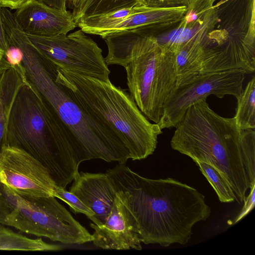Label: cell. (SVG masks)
Wrapping results in <instances>:
<instances>
[{"instance_id":"obj_1","label":"cell","mask_w":255,"mask_h":255,"mask_svg":"<svg viewBox=\"0 0 255 255\" xmlns=\"http://www.w3.org/2000/svg\"><path fill=\"white\" fill-rule=\"evenodd\" d=\"M106 173L133 214L144 244L185 245L193 226L211 215L204 195L174 179L145 178L120 163Z\"/></svg>"},{"instance_id":"obj_2","label":"cell","mask_w":255,"mask_h":255,"mask_svg":"<svg viewBox=\"0 0 255 255\" xmlns=\"http://www.w3.org/2000/svg\"><path fill=\"white\" fill-rule=\"evenodd\" d=\"M171 148L194 162L207 163L229 184L241 204L255 184V131L239 128L234 117L220 116L202 100L176 125Z\"/></svg>"},{"instance_id":"obj_3","label":"cell","mask_w":255,"mask_h":255,"mask_svg":"<svg viewBox=\"0 0 255 255\" xmlns=\"http://www.w3.org/2000/svg\"><path fill=\"white\" fill-rule=\"evenodd\" d=\"M22 52L28 80L39 91L70 136L77 164L93 159L125 164L128 148L81 108L60 78L57 66L43 57L27 37L15 43Z\"/></svg>"},{"instance_id":"obj_4","label":"cell","mask_w":255,"mask_h":255,"mask_svg":"<svg viewBox=\"0 0 255 255\" xmlns=\"http://www.w3.org/2000/svg\"><path fill=\"white\" fill-rule=\"evenodd\" d=\"M58 74L83 110L120 140L130 159L141 160L155 151L162 131L138 108L129 93L102 80L63 69Z\"/></svg>"},{"instance_id":"obj_5","label":"cell","mask_w":255,"mask_h":255,"mask_svg":"<svg viewBox=\"0 0 255 255\" xmlns=\"http://www.w3.org/2000/svg\"><path fill=\"white\" fill-rule=\"evenodd\" d=\"M21 148L39 160L54 181L65 188L77 172L69 134L39 91L27 79L10 111L5 144Z\"/></svg>"},{"instance_id":"obj_6","label":"cell","mask_w":255,"mask_h":255,"mask_svg":"<svg viewBox=\"0 0 255 255\" xmlns=\"http://www.w3.org/2000/svg\"><path fill=\"white\" fill-rule=\"evenodd\" d=\"M102 37L108 47L106 64L125 68L130 95L144 116L157 124L176 84L174 54L155 37L140 36L131 29Z\"/></svg>"},{"instance_id":"obj_7","label":"cell","mask_w":255,"mask_h":255,"mask_svg":"<svg viewBox=\"0 0 255 255\" xmlns=\"http://www.w3.org/2000/svg\"><path fill=\"white\" fill-rule=\"evenodd\" d=\"M0 224L52 241L81 245L92 235L54 196L21 195L0 182Z\"/></svg>"},{"instance_id":"obj_8","label":"cell","mask_w":255,"mask_h":255,"mask_svg":"<svg viewBox=\"0 0 255 255\" xmlns=\"http://www.w3.org/2000/svg\"><path fill=\"white\" fill-rule=\"evenodd\" d=\"M81 29L68 35L41 36L26 34L38 52L60 67L102 80L111 73L102 50Z\"/></svg>"},{"instance_id":"obj_9","label":"cell","mask_w":255,"mask_h":255,"mask_svg":"<svg viewBox=\"0 0 255 255\" xmlns=\"http://www.w3.org/2000/svg\"><path fill=\"white\" fill-rule=\"evenodd\" d=\"M246 73L242 69L201 73L176 86L164 103L157 124L159 128H175L189 107L210 95L223 98L230 95L237 98L243 90Z\"/></svg>"},{"instance_id":"obj_10","label":"cell","mask_w":255,"mask_h":255,"mask_svg":"<svg viewBox=\"0 0 255 255\" xmlns=\"http://www.w3.org/2000/svg\"><path fill=\"white\" fill-rule=\"evenodd\" d=\"M0 182L18 194L33 197H54L57 185L39 160L8 145H3L0 152Z\"/></svg>"},{"instance_id":"obj_11","label":"cell","mask_w":255,"mask_h":255,"mask_svg":"<svg viewBox=\"0 0 255 255\" xmlns=\"http://www.w3.org/2000/svg\"><path fill=\"white\" fill-rule=\"evenodd\" d=\"M116 191L113 208L105 223L90 224L94 230L92 242L95 246L105 250H141L136 220L121 193Z\"/></svg>"},{"instance_id":"obj_12","label":"cell","mask_w":255,"mask_h":255,"mask_svg":"<svg viewBox=\"0 0 255 255\" xmlns=\"http://www.w3.org/2000/svg\"><path fill=\"white\" fill-rule=\"evenodd\" d=\"M14 15L26 34L41 36L67 35L77 26L72 12L30 0L16 9Z\"/></svg>"},{"instance_id":"obj_13","label":"cell","mask_w":255,"mask_h":255,"mask_svg":"<svg viewBox=\"0 0 255 255\" xmlns=\"http://www.w3.org/2000/svg\"><path fill=\"white\" fill-rule=\"evenodd\" d=\"M216 0H194L180 23L173 29L156 36L160 46L174 53L184 44L203 32L212 30L219 21Z\"/></svg>"},{"instance_id":"obj_14","label":"cell","mask_w":255,"mask_h":255,"mask_svg":"<svg viewBox=\"0 0 255 255\" xmlns=\"http://www.w3.org/2000/svg\"><path fill=\"white\" fill-rule=\"evenodd\" d=\"M69 191L94 213L91 219L94 224L105 223L117 196V191L107 173L78 172Z\"/></svg>"},{"instance_id":"obj_15","label":"cell","mask_w":255,"mask_h":255,"mask_svg":"<svg viewBox=\"0 0 255 255\" xmlns=\"http://www.w3.org/2000/svg\"><path fill=\"white\" fill-rule=\"evenodd\" d=\"M27 79L22 63L11 66L0 76V152L5 144L6 129L13 101Z\"/></svg>"},{"instance_id":"obj_16","label":"cell","mask_w":255,"mask_h":255,"mask_svg":"<svg viewBox=\"0 0 255 255\" xmlns=\"http://www.w3.org/2000/svg\"><path fill=\"white\" fill-rule=\"evenodd\" d=\"M62 249L59 245L47 243L41 238H29L0 225V250L54 251Z\"/></svg>"},{"instance_id":"obj_17","label":"cell","mask_w":255,"mask_h":255,"mask_svg":"<svg viewBox=\"0 0 255 255\" xmlns=\"http://www.w3.org/2000/svg\"><path fill=\"white\" fill-rule=\"evenodd\" d=\"M139 5L140 0H82L78 8L72 13L76 23L82 18Z\"/></svg>"},{"instance_id":"obj_18","label":"cell","mask_w":255,"mask_h":255,"mask_svg":"<svg viewBox=\"0 0 255 255\" xmlns=\"http://www.w3.org/2000/svg\"><path fill=\"white\" fill-rule=\"evenodd\" d=\"M237 107L234 117L236 124L243 130L255 128V77L252 78L236 98Z\"/></svg>"},{"instance_id":"obj_19","label":"cell","mask_w":255,"mask_h":255,"mask_svg":"<svg viewBox=\"0 0 255 255\" xmlns=\"http://www.w3.org/2000/svg\"><path fill=\"white\" fill-rule=\"evenodd\" d=\"M195 162L214 189L221 202L230 203L235 201L233 190L219 171L207 163L199 161Z\"/></svg>"},{"instance_id":"obj_20","label":"cell","mask_w":255,"mask_h":255,"mask_svg":"<svg viewBox=\"0 0 255 255\" xmlns=\"http://www.w3.org/2000/svg\"><path fill=\"white\" fill-rule=\"evenodd\" d=\"M54 197L65 202L75 213L84 214L90 220L94 215V213L75 195L58 185L55 188Z\"/></svg>"},{"instance_id":"obj_21","label":"cell","mask_w":255,"mask_h":255,"mask_svg":"<svg viewBox=\"0 0 255 255\" xmlns=\"http://www.w3.org/2000/svg\"><path fill=\"white\" fill-rule=\"evenodd\" d=\"M194 0H140L141 5L158 8L188 7Z\"/></svg>"},{"instance_id":"obj_22","label":"cell","mask_w":255,"mask_h":255,"mask_svg":"<svg viewBox=\"0 0 255 255\" xmlns=\"http://www.w3.org/2000/svg\"><path fill=\"white\" fill-rule=\"evenodd\" d=\"M255 184H254L250 189V192L248 196H247L245 201L244 202V206L241 211V212L235 219L234 224H236L245 216H246L254 208L255 203Z\"/></svg>"},{"instance_id":"obj_23","label":"cell","mask_w":255,"mask_h":255,"mask_svg":"<svg viewBox=\"0 0 255 255\" xmlns=\"http://www.w3.org/2000/svg\"><path fill=\"white\" fill-rule=\"evenodd\" d=\"M4 57L11 66L20 65L22 61L23 53L18 47L9 46L7 51L4 54Z\"/></svg>"},{"instance_id":"obj_24","label":"cell","mask_w":255,"mask_h":255,"mask_svg":"<svg viewBox=\"0 0 255 255\" xmlns=\"http://www.w3.org/2000/svg\"><path fill=\"white\" fill-rule=\"evenodd\" d=\"M30 0H0V7L16 9Z\"/></svg>"},{"instance_id":"obj_25","label":"cell","mask_w":255,"mask_h":255,"mask_svg":"<svg viewBox=\"0 0 255 255\" xmlns=\"http://www.w3.org/2000/svg\"><path fill=\"white\" fill-rule=\"evenodd\" d=\"M50 7L67 10V0H37Z\"/></svg>"},{"instance_id":"obj_26","label":"cell","mask_w":255,"mask_h":255,"mask_svg":"<svg viewBox=\"0 0 255 255\" xmlns=\"http://www.w3.org/2000/svg\"><path fill=\"white\" fill-rule=\"evenodd\" d=\"M0 7V48L4 51V54L9 48V45L4 32L2 21Z\"/></svg>"},{"instance_id":"obj_27","label":"cell","mask_w":255,"mask_h":255,"mask_svg":"<svg viewBox=\"0 0 255 255\" xmlns=\"http://www.w3.org/2000/svg\"><path fill=\"white\" fill-rule=\"evenodd\" d=\"M11 65L7 61L5 57L0 60V76L6 70L11 67Z\"/></svg>"},{"instance_id":"obj_28","label":"cell","mask_w":255,"mask_h":255,"mask_svg":"<svg viewBox=\"0 0 255 255\" xmlns=\"http://www.w3.org/2000/svg\"><path fill=\"white\" fill-rule=\"evenodd\" d=\"M82 0H67V7L73 10V11L76 10L79 6Z\"/></svg>"},{"instance_id":"obj_29","label":"cell","mask_w":255,"mask_h":255,"mask_svg":"<svg viewBox=\"0 0 255 255\" xmlns=\"http://www.w3.org/2000/svg\"><path fill=\"white\" fill-rule=\"evenodd\" d=\"M230 0H221L219 2H218L216 5H215V7H218L220 5L222 4H224L225 2H227L228 1H229Z\"/></svg>"},{"instance_id":"obj_30","label":"cell","mask_w":255,"mask_h":255,"mask_svg":"<svg viewBox=\"0 0 255 255\" xmlns=\"http://www.w3.org/2000/svg\"><path fill=\"white\" fill-rule=\"evenodd\" d=\"M4 57V51L0 48V60Z\"/></svg>"}]
</instances>
